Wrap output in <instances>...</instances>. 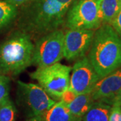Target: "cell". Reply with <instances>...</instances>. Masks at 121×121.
<instances>
[{
  "label": "cell",
  "mask_w": 121,
  "mask_h": 121,
  "mask_svg": "<svg viewBox=\"0 0 121 121\" xmlns=\"http://www.w3.org/2000/svg\"><path fill=\"white\" fill-rule=\"evenodd\" d=\"M26 121H44L43 117L41 116H35V117H31Z\"/></svg>",
  "instance_id": "7402d4cb"
},
{
  "label": "cell",
  "mask_w": 121,
  "mask_h": 121,
  "mask_svg": "<svg viewBox=\"0 0 121 121\" xmlns=\"http://www.w3.org/2000/svg\"><path fill=\"white\" fill-rule=\"evenodd\" d=\"M87 57L100 78L121 67V39L110 24L95 30Z\"/></svg>",
  "instance_id": "6da1fadb"
},
{
  "label": "cell",
  "mask_w": 121,
  "mask_h": 121,
  "mask_svg": "<svg viewBox=\"0 0 121 121\" xmlns=\"http://www.w3.org/2000/svg\"><path fill=\"white\" fill-rule=\"evenodd\" d=\"M111 105L103 102L95 101L89 110L82 118V121H109Z\"/></svg>",
  "instance_id": "4fadbf2b"
},
{
  "label": "cell",
  "mask_w": 121,
  "mask_h": 121,
  "mask_svg": "<svg viewBox=\"0 0 121 121\" xmlns=\"http://www.w3.org/2000/svg\"><path fill=\"white\" fill-rule=\"evenodd\" d=\"M110 24L112 26L121 39V9Z\"/></svg>",
  "instance_id": "ffe728a7"
},
{
  "label": "cell",
  "mask_w": 121,
  "mask_h": 121,
  "mask_svg": "<svg viewBox=\"0 0 121 121\" xmlns=\"http://www.w3.org/2000/svg\"><path fill=\"white\" fill-rule=\"evenodd\" d=\"M16 113V107L9 97L0 102V121H14Z\"/></svg>",
  "instance_id": "2e32d148"
},
{
  "label": "cell",
  "mask_w": 121,
  "mask_h": 121,
  "mask_svg": "<svg viewBox=\"0 0 121 121\" xmlns=\"http://www.w3.org/2000/svg\"><path fill=\"white\" fill-rule=\"evenodd\" d=\"M68 8L58 0H39L22 22V30L30 37L50 33L64 22Z\"/></svg>",
  "instance_id": "3957f363"
},
{
  "label": "cell",
  "mask_w": 121,
  "mask_h": 121,
  "mask_svg": "<svg viewBox=\"0 0 121 121\" xmlns=\"http://www.w3.org/2000/svg\"><path fill=\"white\" fill-rule=\"evenodd\" d=\"M76 95L77 94L74 92L73 91L68 88L63 93V94L60 97V100L62 102H63L65 104L68 105L69 103H71L75 99Z\"/></svg>",
  "instance_id": "d6986e66"
},
{
  "label": "cell",
  "mask_w": 121,
  "mask_h": 121,
  "mask_svg": "<svg viewBox=\"0 0 121 121\" xmlns=\"http://www.w3.org/2000/svg\"><path fill=\"white\" fill-rule=\"evenodd\" d=\"M30 0H7V1L9 2L10 4L14 5L15 6H18V5H20L24 4L26 2L29 1Z\"/></svg>",
  "instance_id": "44dd1931"
},
{
  "label": "cell",
  "mask_w": 121,
  "mask_h": 121,
  "mask_svg": "<svg viewBox=\"0 0 121 121\" xmlns=\"http://www.w3.org/2000/svg\"><path fill=\"white\" fill-rule=\"evenodd\" d=\"M100 78L87 56L78 59L72 68L69 89L77 94L91 93Z\"/></svg>",
  "instance_id": "ba28073f"
},
{
  "label": "cell",
  "mask_w": 121,
  "mask_h": 121,
  "mask_svg": "<svg viewBox=\"0 0 121 121\" xmlns=\"http://www.w3.org/2000/svg\"><path fill=\"white\" fill-rule=\"evenodd\" d=\"M9 78L0 73V102L8 97L9 91Z\"/></svg>",
  "instance_id": "e0dca14e"
},
{
  "label": "cell",
  "mask_w": 121,
  "mask_h": 121,
  "mask_svg": "<svg viewBox=\"0 0 121 121\" xmlns=\"http://www.w3.org/2000/svg\"><path fill=\"white\" fill-rule=\"evenodd\" d=\"M121 9V0H101L99 12L102 24H110Z\"/></svg>",
  "instance_id": "5bb4252c"
},
{
  "label": "cell",
  "mask_w": 121,
  "mask_h": 121,
  "mask_svg": "<svg viewBox=\"0 0 121 121\" xmlns=\"http://www.w3.org/2000/svg\"><path fill=\"white\" fill-rule=\"evenodd\" d=\"M58 1L59 2H60L61 4L66 5V6L69 7V5L72 4V2L74 0H58Z\"/></svg>",
  "instance_id": "603a6c76"
},
{
  "label": "cell",
  "mask_w": 121,
  "mask_h": 121,
  "mask_svg": "<svg viewBox=\"0 0 121 121\" xmlns=\"http://www.w3.org/2000/svg\"><path fill=\"white\" fill-rule=\"evenodd\" d=\"M20 98L29 111L30 117L41 116L56 103L39 85L17 82Z\"/></svg>",
  "instance_id": "52a82bcc"
},
{
  "label": "cell",
  "mask_w": 121,
  "mask_h": 121,
  "mask_svg": "<svg viewBox=\"0 0 121 121\" xmlns=\"http://www.w3.org/2000/svg\"><path fill=\"white\" fill-rule=\"evenodd\" d=\"M94 102L91 93L82 94L76 95L67 106L74 117L82 121L83 115L89 110Z\"/></svg>",
  "instance_id": "7c38bea8"
},
{
  "label": "cell",
  "mask_w": 121,
  "mask_h": 121,
  "mask_svg": "<svg viewBox=\"0 0 121 121\" xmlns=\"http://www.w3.org/2000/svg\"><path fill=\"white\" fill-rule=\"evenodd\" d=\"M121 90V67L102 78L96 83L91 94L94 101L112 105Z\"/></svg>",
  "instance_id": "30bf717a"
},
{
  "label": "cell",
  "mask_w": 121,
  "mask_h": 121,
  "mask_svg": "<svg viewBox=\"0 0 121 121\" xmlns=\"http://www.w3.org/2000/svg\"><path fill=\"white\" fill-rule=\"evenodd\" d=\"M16 15V6L8 1H0V28L9 24Z\"/></svg>",
  "instance_id": "9a60e30c"
},
{
  "label": "cell",
  "mask_w": 121,
  "mask_h": 121,
  "mask_svg": "<svg viewBox=\"0 0 121 121\" xmlns=\"http://www.w3.org/2000/svg\"><path fill=\"white\" fill-rule=\"evenodd\" d=\"M71 67L56 63L44 67H38L30 73L31 78L36 80L48 94L60 99L63 93L69 87Z\"/></svg>",
  "instance_id": "277c9868"
},
{
  "label": "cell",
  "mask_w": 121,
  "mask_h": 121,
  "mask_svg": "<svg viewBox=\"0 0 121 121\" xmlns=\"http://www.w3.org/2000/svg\"><path fill=\"white\" fill-rule=\"evenodd\" d=\"M43 118L44 121H82L74 117L67 105L61 100L44 113Z\"/></svg>",
  "instance_id": "8fae6325"
},
{
  "label": "cell",
  "mask_w": 121,
  "mask_h": 121,
  "mask_svg": "<svg viewBox=\"0 0 121 121\" xmlns=\"http://www.w3.org/2000/svg\"><path fill=\"white\" fill-rule=\"evenodd\" d=\"M101 0H78L67 12L66 26L69 29L95 30L102 24L99 12Z\"/></svg>",
  "instance_id": "8992f818"
},
{
  "label": "cell",
  "mask_w": 121,
  "mask_h": 121,
  "mask_svg": "<svg viewBox=\"0 0 121 121\" xmlns=\"http://www.w3.org/2000/svg\"><path fill=\"white\" fill-rule=\"evenodd\" d=\"M109 121H121V105L120 104L115 102L112 105Z\"/></svg>",
  "instance_id": "ac0fdd59"
},
{
  "label": "cell",
  "mask_w": 121,
  "mask_h": 121,
  "mask_svg": "<svg viewBox=\"0 0 121 121\" xmlns=\"http://www.w3.org/2000/svg\"><path fill=\"white\" fill-rule=\"evenodd\" d=\"M64 36L56 29L41 36L35 44L32 65L38 68L59 63L64 57Z\"/></svg>",
  "instance_id": "5b68a950"
},
{
  "label": "cell",
  "mask_w": 121,
  "mask_h": 121,
  "mask_svg": "<svg viewBox=\"0 0 121 121\" xmlns=\"http://www.w3.org/2000/svg\"><path fill=\"white\" fill-rule=\"evenodd\" d=\"M115 102L118 103V104H120L121 105V90L120 91L119 94H118V95L117 96V98H116V99L114 100V103H115ZM114 103H113V104H114Z\"/></svg>",
  "instance_id": "cb8c5ba5"
},
{
  "label": "cell",
  "mask_w": 121,
  "mask_h": 121,
  "mask_svg": "<svg viewBox=\"0 0 121 121\" xmlns=\"http://www.w3.org/2000/svg\"><path fill=\"white\" fill-rule=\"evenodd\" d=\"M35 44L28 34L17 31L0 46V73L17 75L32 65Z\"/></svg>",
  "instance_id": "7a4b0ae2"
},
{
  "label": "cell",
  "mask_w": 121,
  "mask_h": 121,
  "mask_svg": "<svg viewBox=\"0 0 121 121\" xmlns=\"http://www.w3.org/2000/svg\"><path fill=\"white\" fill-rule=\"evenodd\" d=\"M95 30L69 29L64 36V57L73 60L82 58L90 51Z\"/></svg>",
  "instance_id": "9c48e42d"
}]
</instances>
